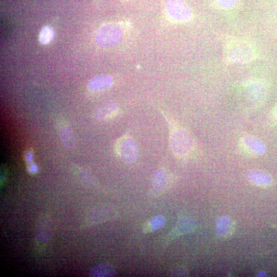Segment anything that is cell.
<instances>
[{
  "label": "cell",
  "mask_w": 277,
  "mask_h": 277,
  "mask_svg": "<svg viewBox=\"0 0 277 277\" xmlns=\"http://www.w3.org/2000/svg\"><path fill=\"white\" fill-rule=\"evenodd\" d=\"M239 147L241 152L249 157H258L267 151L266 145L261 138L250 134L241 138Z\"/></svg>",
  "instance_id": "5b68a950"
},
{
  "label": "cell",
  "mask_w": 277,
  "mask_h": 277,
  "mask_svg": "<svg viewBox=\"0 0 277 277\" xmlns=\"http://www.w3.org/2000/svg\"><path fill=\"white\" fill-rule=\"evenodd\" d=\"M271 120L274 122L277 123V103L273 109L271 115Z\"/></svg>",
  "instance_id": "ac0fdd59"
},
{
  "label": "cell",
  "mask_w": 277,
  "mask_h": 277,
  "mask_svg": "<svg viewBox=\"0 0 277 277\" xmlns=\"http://www.w3.org/2000/svg\"><path fill=\"white\" fill-rule=\"evenodd\" d=\"M166 219L162 216H156L147 222L143 225V232L149 233L163 227L166 224Z\"/></svg>",
  "instance_id": "9a60e30c"
},
{
  "label": "cell",
  "mask_w": 277,
  "mask_h": 277,
  "mask_svg": "<svg viewBox=\"0 0 277 277\" xmlns=\"http://www.w3.org/2000/svg\"><path fill=\"white\" fill-rule=\"evenodd\" d=\"M118 155L127 164H132L138 155V146L132 138L124 137L120 138L115 146Z\"/></svg>",
  "instance_id": "52a82bcc"
},
{
  "label": "cell",
  "mask_w": 277,
  "mask_h": 277,
  "mask_svg": "<svg viewBox=\"0 0 277 277\" xmlns=\"http://www.w3.org/2000/svg\"><path fill=\"white\" fill-rule=\"evenodd\" d=\"M242 0H212L211 6L214 9L223 12H233L242 5Z\"/></svg>",
  "instance_id": "7c38bea8"
},
{
  "label": "cell",
  "mask_w": 277,
  "mask_h": 277,
  "mask_svg": "<svg viewBox=\"0 0 277 277\" xmlns=\"http://www.w3.org/2000/svg\"><path fill=\"white\" fill-rule=\"evenodd\" d=\"M54 36V32L53 28L50 27L43 28L39 35V40L42 44H48L53 40Z\"/></svg>",
  "instance_id": "e0dca14e"
},
{
  "label": "cell",
  "mask_w": 277,
  "mask_h": 277,
  "mask_svg": "<svg viewBox=\"0 0 277 277\" xmlns=\"http://www.w3.org/2000/svg\"><path fill=\"white\" fill-rule=\"evenodd\" d=\"M121 1L128 2V1H132V0H121Z\"/></svg>",
  "instance_id": "7402d4cb"
},
{
  "label": "cell",
  "mask_w": 277,
  "mask_h": 277,
  "mask_svg": "<svg viewBox=\"0 0 277 277\" xmlns=\"http://www.w3.org/2000/svg\"><path fill=\"white\" fill-rule=\"evenodd\" d=\"M268 85L264 81L252 79L242 83L237 91V96L240 104L249 109L257 108L266 99Z\"/></svg>",
  "instance_id": "7a4b0ae2"
},
{
  "label": "cell",
  "mask_w": 277,
  "mask_h": 277,
  "mask_svg": "<svg viewBox=\"0 0 277 277\" xmlns=\"http://www.w3.org/2000/svg\"><path fill=\"white\" fill-rule=\"evenodd\" d=\"M166 9L168 17L176 22H187L193 18L192 9L184 0H167Z\"/></svg>",
  "instance_id": "277c9868"
},
{
  "label": "cell",
  "mask_w": 277,
  "mask_h": 277,
  "mask_svg": "<svg viewBox=\"0 0 277 277\" xmlns=\"http://www.w3.org/2000/svg\"><path fill=\"white\" fill-rule=\"evenodd\" d=\"M25 159L28 163H31L33 159V154L30 151L26 152L25 154Z\"/></svg>",
  "instance_id": "d6986e66"
},
{
  "label": "cell",
  "mask_w": 277,
  "mask_h": 277,
  "mask_svg": "<svg viewBox=\"0 0 277 277\" xmlns=\"http://www.w3.org/2000/svg\"><path fill=\"white\" fill-rule=\"evenodd\" d=\"M117 216V211L111 206L101 205L97 207L87 216L85 221V225L90 226L104 222Z\"/></svg>",
  "instance_id": "ba28073f"
},
{
  "label": "cell",
  "mask_w": 277,
  "mask_h": 277,
  "mask_svg": "<svg viewBox=\"0 0 277 277\" xmlns=\"http://www.w3.org/2000/svg\"><path fill=\"white\" fill-rule=\"evenodd\" d=\"M255 46L246 39L233 38L227 39L224 48V56L229 64H246L257 59Z\"/></svg>",
  "instance_id": "6da1fadb"
},
{
  "label": "cell",
  "mask_w": 277,
  "mask_h": 277,
  "mask_svg": "<svg viewBox=\"0 0 277 277\" xmlns=\"http://www.w3.org/2000/svg\"><path fill=\"white\" fill-rule=\"evenodd\" d=\"M6 170L4 167H2L1 169V183L2 182L3 183V182L4 181V179L6 178Z\"/></svg>",
  "instance_id": "44dd1931"
},
{
  "label": "cell",
  "mask_w": 277,
  "mask_h": 277,
  "mask_svg": "<svg viewBox=\"0 0 277 277\" xmlns=\"http://www.w3.org/2000/svg\"><path fill=\"white\" fill-rule=\"evenodd\" d=\"M61 140L64 145L69 148L75 147L77 143L76 138L74 132L68 127H64L60 132Z\"/></svg>",
  "instance_id": "5bb4252c"
},
{
  "label": "cell",
  "mask_w": 277,
  "mask_h": 277,
  "mask_svg": "<svg viewBox=\"0 0 277 277\" xmlns=\"http://www.w3.org/2000/svg\"><path fill=\"white\" fill-rule=\"evenodd\" d=\"M114 274V269L106 264H99L90 272V276L92 277H111Z\"/></svg>",
  "instance_id": "2e32d148"
},
{
  "label": "cell",
  "mask_w": 277,
  "mask_h": 277,
  "mask_svg": "<svg viewBox=\"0 0 277 277\" xmlns=\"http://www.w3.org/2000/svg\"><path fill=\"white\" fill-rule=\"evenodd\" d=\"M38 166L34 164H32L29 166L28 167V171L29 172L31 173V174H34V173H36L38 171Z\"/></svg>",
  "instance_id": "ffe728a7"
},
{
  "label": "cell",
  "mask_w": 277,
  "mask_h": 277,
  "mask_svg": "<svg viewBox=\"0 0 277 277\" xmlns=\"http://www.w3.org/2000/svg\"><path fill=\"white\" fill-rule=\"evenodd\" d=\"M247 177L251 183L262 187H269L273 182L270 175L260 170H250L247 173Z\"/></svg>",
  "instance_id": "30bf717a"
},
{
  "label": "cell",
  "mask_w": 277,
  "mask_h": 277,
  "mask_svg": "<svg viewBox=\"0 0 277 277\" xmlns=\"http://www.w3.org/2000/svg\"><path fill=\"white\" fill-rule=\"evenodd\" d=\"M167 176L165 171L163 170H157L153 179L151 195L153 197H158L165 193L167 188Z\"/></svg>",
  "instance_id": "9c48e42d"
},
{
  "label": "cell",
  "mask_w": 277,
  "mask_h": 277,
  "mask_svg": "<svg viewBox=\"0 0 277 277\" xmlns=\"http://www.w3.org/2000/svg\"><path fill=\"white\" fill-rule=\"evenodd\" d=\"M118 108L116 104L108 102L98 107L94 112L95 118L99 121L113 117L117 113Z\"/></svg>",
  "instance_id": "8fae6325"
},
{
  "label": "cell",
  "mask_w": 277,
  "mask_h": 277,
  "mask_svg": "<svg viewBox=\"0 0 277 277\" xmlns=\"http://www.w3.org/2000/svg\"><path fill=\"white\" fill-rule=\"evenodd\" d=\"M113 83L112 78L109 75H99L91 78L88 88L92 91H99L110 87Z\"/></svg>",
  "instance_id": "4fadbf2b"
},
{
  "label": "cell",
  "mask_w": 277,
  "mask_h": 277,
  "mask_svg": "<svg viewBox=\"0 0 277 277\" xmlns=\"http://www.w3.org/2000/svg\"><path fill=\"white\" fill-rule=\"evenodd\" d=\"M170 144L173 152L180 158L189 155L192 151L194 141L192 136L186 130L178 129L171 133Z\"/></svg>",
  "instance_id": "3957f363"
},
{
  "label": "cell",
  "mask_w": 277,
  "mask_h": 277,
  "mask_svg": "<svg viewBox=\"0 0 277 277\" xmlns=\"http://www.w3.org/2000/svg\"><path fill=\"white\" fill-rule=\"evenodd\" d=\"M122 37L120 28L114 25H107L98 30L96 39L98 44L103 47H111L117 44Z\"/></svg>",
  "instance_id": "8992f818"
}]
</instances>
